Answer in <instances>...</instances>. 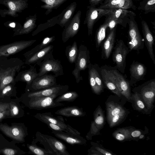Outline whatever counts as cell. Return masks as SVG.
I'll return each mask as SVG.
<instances>
[{
	"label": "cell",
	"instance_id": "7c38bea8",
	"mask_svg": "<svg viewBox=\"0 0 155 155\" xmlns=\"http://www.w3.org/2000/svg\"><path fill=\"white\" fill-rule=\"evenodd\" d=\"M27 0H0V3L6 6L8 10L1 12L3 16L9 15L15 17L18 16L17 13L21 12L28 8Z\"/></svg>",
	"mask_w": 155,
	"mask_h": 155
},
{
	"label": "cell",
	"instance_id": "d6a6232c",
	"mask_svg": "<svg viewBox=\"0 0 155 155\" xmlns=\"http://www.w3.org/2000/svg\"><path fill=\"white\" fill-rule=\"evenodd\" d=\"M55 40V37L54 36L46 37L40 44L37 45L30 50L26 52L23 54V55L25 58L28 57L46 47Z\"/></svg>",
	"mask_w": 155,
	"mask_h": 155
},
{
	"label": "cell",
	"instance_id": "83f0119b",
	"mask_svg": "<svg viewBox=\"0 0 155 155\" xmlns=\"http://www.w3.org/2000/svg\"><path fill=\"white\" fill-rule=\"evenodd\" d=\"M77 4L74 2L71 3L60 14L57 24L62 28L64 26L66 23L73 17L77 8Z\"/></svg>",
	"mask_w": 155,
	"mask_h": 155
},
{
	"label": "cell",
	"instance_id": "9f6ffc18",
	"mask_svg": "<svg viewBox=\"0 0 155 155\" xmlns=\"http://www.w3.org/2000/svg\"></svg>",
	"mask_w": 155,
	"mask_h": 155
},
{
	"label": "cell",
	"instance_id": "7dc6e473",
	"mask_svg": "<svg viewBox=\"0 0 155 155\" xmlns=\"http://www.w3.org/2000/svg\"><path fill=\"white\" fill-rule=\"evenodd\" d=\"M10 114L11 116L14 117L17 115L19 113V109L18 107L15 105L10 104Z\"/></svg>",
	"mask_w": 155,
	"mask_h": 155
},
{
	"label": "cell",
	"instance_id": "b9f144b4",
	"mask_svg": "<svg viewBox=\"0 0 155 155\" xmlns=\"http://www.w3.org/2000/svg\"><path fill=\"white\" fill-rule=\"evenodd\" d=\"M139 94L137 92L133 94L131 96L132 99L134 101L136 109L138 110H141L145 109V105L139 96Z\"/></svg>",
	"mask_w": 155,
	"mask_h": 155
},
{
	"label": "cell",
	"instance_id": "bcb514c9",
	"mask_svg": "<svg viewBox=\"0 0 155 155\" xmlns=\"http://www.w3.org/2000/svg\"><path fill=\"white\" fill-rule=\"evenodd\" d=\"M44 123L45 124L49 127V128L51 129L52 130L57 131H63L66 132L65 130H64V129L54 124L47 122H45Z\"/></svg>",
	"mask_w": 155,
	"mask_h": 155
},
{
	"label": "cell",
	"instance_id": "e0dca14e",
	"mask_svg": "<svg viewBox=\"0 0 155 155\" xmlns=\"http://www.w3.org/2000/svg\"><path fill=\"white\" fill-rule=\"evenodd\" d=\"M69 87L68 85L60 84L45 89L38 91H32L28 94V98L38 97L49 96L53 94L58 96L68 91Z\"/></svg>",
	"mask_w": 155,
	"mask_h": 155
},
{
	"label": "cell",
	"instance_id": "d6986e66",
	"mask_svg": "<svg viewBox=\"0 0 155 155\" xmlns=\"http://www.w3.org/2000/svg\"><path fill=\"white\" fill-rule=\"evenodd\" d=\"M100 68L103 81L106 87L113 93L120 97L121 94L116 84L109 66L105 65Z\"/></svg>",
	"mask_w": 155,
	"mask_h": 155
},
{
	"label": "cell",
	"instance_id": "484cf974",
	"mask_svg": "<svg viewBox=\"0 0 155 155\" xmlns=\"http://www.w3.org/2000/svg\"><path fill=\"white\" fill-rule=\"evenodd\" d=\"M30 68L27 70L19 72L15 78L16 82L21 81L26 82L27 86L30 85L33 81L38 76L36 68L30 65Z\"/></svg>",
	"mask_w": 155,
	"mask_h": 155
},
{
	"label": "cell",
	"instance_id": "f546056e",
	"mask_svg": "<svg viewBox=\"0 0 155 155\" xmlns=\"http://www.w3.org/2000/svg\"><path fill=\"white\" fill-rule=\"evenodd\" d=\"M109 14L115 19L120 20L127 24L130 18L135 16L136 14L133 12L120 8H110Z\"/></svg>",
	"mask_w": 155,
	"mask_h": 155
},
{
	"label": "cell",
	"instance_id": "8992f818",
	"mask_svg": "<svg viewBox=\"0 0 155 155\" xmlns=\"http://www.w3.org/2000/svg\"><path fill=\"white\" fill-rule=\"evenodd\" d=\"M86 17L84 24L86 25L88 36L92 35L94 25L101 17L106 16L110 12V9L97 8L96 6L89 5L87 6Z\"/></svg>",
	"mask_w": 155,
	"mask_h": 155
},
{
	"label": "cell",
	"instance_id": "8d00e7d4",
	"mask_svg": "<svg viewBox=\"0 0 155 155\" xmlns=\"http://www.w3.org/2000/svg\"><path fill=\"white\" fill-rule=\"evenodd\" d=\"M79 96L78 94L75 91H67L59 96L55 100L56 102H73Z\"/></svg>",
	"mask_w": 155,
	"mask_h": 155
},
{
	"label": "cell",
	"instance_id": "f35d334b",
	"mask_svg": "<svg viewBox=\"0 0 155 155\" xmlns=\"http://www.w3.org/2000/svg\"><path fill=\"white\" fill-rule=\"evenodd\" d=\"M91 63L88 64L87 68L88 69V80L89 84L94 93L97 94H98L102 91L94 80L93 72L90 64Z\"/></svg>",
	"mask_w": 155,
	"mask_h": 155
},
{
	"label": "cell",
	"instance_id": "f5cc1de1",
	"mask_svg": "<svg viewBox=\"0 0 155 155\" xmlns=\"http://www.w3.org/2000/svg\"><path fill=\"white\" fill-rule=\"evenodd\" d=\"M9 25V27L12 28H14L15 27V24L14 23H12L10 24Z\"/></svg>",
	"mask_w": 155,
	"mask_h": 155
},
{
	"label": "cell",
	"instance_id": "4fadbf2b",
	"mask_svg": "<svg viewBox=\"0 0 155 155\" xmlns=\"http://www.w3.org/2000/svg\"><path fill=\"white\" fill-rule=\"evenodd\" d=\"M116 84L121 95L127 99H132L129 81H128L114 66H110Z\"/></svg>",
	"mask_w": 155,
	"mask_h": 155
},
{
	"label": "cell",
	"instance_id": "4316f807",
	"mask_svg": "<svg viewBox=\"0 0 155 155\" xmlns=\"http://www.w3.org/2000/svg\"><path fill=\"white\" fill-rule=\"evenodd\" d=\"M0 129L7 136L16 140L24 141L25 133L21 128L17 126L9 127L5 125H0Z\"/></svg>",
	"mask_w": 155,
	"mask_h": 155
},
{
	"label": "cell",
	"instance_id": "1f68e13d",
	"mask_svg": "<svg viewBox=\"0 0 155 155\" xmlns=\"http://www.w3.org/2000/svg\"><path fill=\"white\" fill-rule=\"evenodd\" d=\"M108 27V22L106 19L104 23L101 25L96 31L95 42L96 48L97 51L99 50L102 43L106 38V31Z\"/></svg>",
	"mask_w": 155,
	"mask_h": 155
},
{
	"label": "cell",
	"instance_id": "60d3db41",
	"mask_svg": "<svg viewBox=\"0 0 155 155\" xmlns=\"http://www.w3.org/2000/svg\"><path fill=\"white\" fill-rule=\"evenodd\" d=\"M107 15L106 20L107 21L108 27L109 28L110 31L116 27L117 25H120L124 28L126 27L127 24L123 21L115 19L109 14Z\"/></svg>",
	"mask_w": 155,
	"mask_h": 155
},
{
	"label": "cell",
	"instance_id": "7402d4cb",
	"mask_svg": "<svg viewBox=\"0 0 155 155\" xmlns=\"http://www.w3.org/2000/svg\"><path fill=\"white\" fill-rule=\"evenodd\" d=\"M94 120L91 123L90 131L86 136L88 139L96 134L103 126L104 122V116L102 110L99 106L94 113Z\"/></svg>",
	"mask_w": 155,
	"mask_h": 155
},
{
	"label": "cell",
	"instance_id": "836d02e7",
	"mask_svg": "<svg viewBox=\"0 0 155 155\" xmlns=\"http://www.w3.org/2000/svg\"><path fill=\"white\" fill-rule=\"evenodd\" d=\"M44 4L41 6V8L46 10L45 15H47L53 10L57 9L67 0H40Z\"/></svg>",
	"mask_w": 155,
	"mask_h": 155
},
{
	"label": "cell",
	"instance_id": "603a6c76",
	"mask_svg": "<svg viewBox=\"0 0 155 155\" xmlns=\"http://www.w3.org/2000/svg\"><path fill=\"white\" fill-rule=\"evenodd\" d=\"M52 133L56 137L71 145H83L86 143V140L80 135L53 130H52Z\"/></svg>",
	"mask_w": 155,
	"mask_h": 155
},
{
	"label": "cell",
	"instance_id": "f6af8a7d",
	"mask_svg": "<svg viewBox=\"0 0 155 155\" xmlns=\"http://www.w3.org/2000/svg\"><path fill=\"white\" fill-rule=\"evenodd\" d=\"M15 82L6 85L0 91L1 95L2 96H5L12 92L15 87Z\"/></svg>",
	"mask_w": 155,
	"mask_h": 155
},
{
	"label": "cell",
	"instance_id": "5b68a950",
	"mask_svg": "<svg viewBox=\"0 0 155 155\" xmlns=\"http://www.w3.org/2000/svg\"><path fill=\"white\" fill-rule=\"evenodd\" d=\"M37 140L57 155H70L65 145L57 139L50 135L44 134L39 132L36 134Z\"/></svg>",
	"mask_w": 155,
	"mask_h": 155
},
{
	"label": "cell",
	"instance_id": "d4e9b609",
	"mask_svg": "<svg viewBox=\"0 0 155 155\" xmlns=\"http://www.w3.org/2000/svg\"><path fill=\"white\" fill-rule=\"evenodd\" d=\"M53 45H50L41 50L25 58L24 64L29 65L35 64L38 65L48 54L53 52Z\"/></svg>",
	"mask_w": 155,
	"mask_h": 155
},
{
	"label": "cell",
	"instance_id": "5bb4252c",
	"mask_svg": "<svg viewBox=\"0 0 155 155\" xmlns=\"http://www.w3.org/2000/svg\"><path fill=\"white\" fill-rule=\"evenodd\" d=\"M24 63L15 65V64L6 67H0V91L7 85L15 81L16 72H18Z\"/></svg>",
	"mask_w": 155,
	"mask_h": 155
},
{
	"label": "cell",
	"instance_id": "7a4b0ae2",
	"mask_svg": "<svg viewBox=\"0 0 155 155\" xmlns=\"http://www.w3.org/2000/svg\"><path fill=\"white\" fill-rule=\"evenodd\" d=\"M40 68L38 77L52 72L56 77L64 74L61 61L54 58L52 53L48 54L38 65Z\"/></svg>",
	"mask_w": 155,
	"mask_h": 155
},
{
	"label": "cell",
	"instance_id": "ba28073f",
	"mask_svg": "<svg viewBox=\"0 0 155 155\" xmlns=\"http://www.w3.org/2000/svg\"><path fill=\"white\" fill-rule=\"evenodd\" d=\"M107 117L108 124L112 127L119 124L124 118L126 113L120 105L113 102L106 104Z\"/></svg>",
	"mask_w": 155,
	"mask_h": 155
},
{
	"label": "cell",
	"instance_id": "3957f363",
	"mask_svg": "<svg viewBox=\"0 0 155 155\" xmlns=\"http://www.w3.org/2000/svg\"><path fill=\"white\" fill-rule=\"evenodd\" d=\"M75 67L72 71V74L74 77L76 82L79 83L83 80V78L80 75V72L85 70L88 65L91 63L90 51L86 46L81 45L79 47L77 58L75 62Z\"/></svg>",
	"mask_w": 155,
	"mask_h": 155
},
{
	"label": "cell",
	"instance_id": "ab89813d",
	"mask_svg": "<svg viewBox=\"0 0 155 155\" xmlns=\"http://www.w3.org/2000/svg\"><path fill=\"white\" fill-rule=\"evenodd\" d=\"M28 147L34 154L37 155H54L56 154L51 150H46L35 145H29Z\"/></svg>",
	"mask_w": 155,
	"mask_h": 155
},
{
	"label": "cell",
	"instance_id": "6da1fadb",
	"mask_svg": "<svg viewBox=\"0 0 155 155\" xmlns=\"http://www.w3.org/2000/svg\"><path fill=\"white\" fill-rule=\"evenodd\" d=\"M134 17H131L128 23L129 28L127 45L130 52L133 50L139 52L144 47V40L140 33Z\"/></svg>",
	"mask_w": 155,
	"mask_h": 155
},
{
	"label": "cell",
	"instance_id": "f907efd6",
	"mask_svg": "<svg viewBox=\"0 0 155 155\" xmlns=\"http://www.w3.org/2000/svg\"><path fill=\"white\" fill-rule=\"evenodd\" d=\"M95 149H97L98 151L101 152L103 154L105 155H112L113 154L111 153L110 152H108L105 150L102 149L100 147H95Z\"/></svg>",
	"mask_w": 155,
	"mask_h": 155
},
{
	"label": "cell",
	"instance_id": "277c9868",
	"mask_svg": "<svg viewBox=\"0 0 155 155\" xmlns=\"http://www.w3.org/2000/svg\"><path fill=\"white\" fill-rule=\"evenodd\" d=\"M112 58L116 64L115 66L120 73L124 74L126 67L127 56L130 52L129 49L122 39L117 40L113 49Z\"/></svg>",
	"mask_w": 155,
	"mask_h": 155
},
{
	"label": "cell",
	"instance_id": "44dd1931",
	"mask_svg": "<svg viewBox=\"0 0 155 155\" xmlns=\"http://www.w3.org/2000/svg\"><path fill=\"white\" fill-rule=\"evenodd\" d=\"M141 25L144 42L150 57L153 64H155V59L153 49L154 38L153 35L148 25L145 21H142Z\"/></svg>",
	"mask_w": 155,
	"mask_h": 155
},
{
	"label": "cell",
	"instance_id": "11a10c76",
	"mask_svg": "<svg viewBox=\"0 0 155 155\" xmlns=\"http://www.w3.org/2000/svg\"><path fill=\"white\" fill-rule=\"evenodd\" d=\"M144 136L143 135H140L139 137V138L140 139H142V138H143V137H144Z\"/></svg>",
	"mask_w": 155,
	"mask_h": 155
},
{
	"label": "cell",
	"instance_id": "74e56055",
	"mask_svg": "<svg viewBox=\"0 0 155 155\" xmlns=\"http://www.w3.org/2000/svg\"><path fill=\"white\" fill-rule=\"evenodd\" d=\"M113 135L116 139L120 141L125 140L131 138V131L127 128L118 129L113 133Z\"/></svg>",
	"mask_w": 155,
	"mask_h": 155
},
{
	"label": "cell",
	"instance_id": "30bf717a",
	"mask_svg": "<svg viewBox=\"0 0 155 155\" xmlns=\"http://www.w3.org/2000/svg\"><path fill=\"white\" fill-rule=\"evenodd\" d=\"M36 40H21L0 46V57L7 58L14 55L31 45Z\"/></svg>",
	"mask_w": 155,
	"mask_h": 155
},
{
	"label": "cell",
	"instance_id": "e575fe53",
	"mask_svg": "<svg viewBox=\"0 0 155 155\" xmlns=\"http://www.w3.org/2000/svg\"><path fill=\"white\" fill-rule=\"evenodd\" d=\"M78 51L77 43L75 41H74L71 45H69L66 47L65 55L70 63H75L77 56Z\"/></svg>",
	"mask_w": 155,
	"mask_h": 155
},
{
	"label": "cell",
	"instance_id": "9c48e42d",
	"mask_svg": "<svg viewBox=\"0 0 155 155\" xmlns=\"http://www.w3.org/2000/svg\"><path fill=\"white\" fill-rule=\"evenodd\" d=\"M35 117L43 123L47 122L56 125L66 131L68 133L80 135L81 133L77 130L69 125L66 124L62 117L54 116L50 112L37 113Z\"/></svg>",
	"mask_w": 155,
	"mask_h": 155
},
{
	"label": "cell",
	"instance_id": "cb8c5ba5",
	"mask_svg": "<svg viewBox=\"0 0 155 155\" xmlns=\"http://www.w3.org/2000/svg\"><path fill=\"white\" fill-rule=\"evenodd\" d=\"M98 8L105 9L120 8L126 9L132 8L134 10L136 9L132 0H105L100 4Z\"/></svg>",
	"mask_w": 155,
	"mask_h": 155
},
{
	"label": "cell",
	"instance_id": "f1b7e54d",
	"mask_svg": "<svg viewBox=\"0 0 155 155\" xmlns=\"http://www.w3.org/2000/svg\"><path fill=\"white\" fill-rule=\"evenodd\" d=\"M36 14L27 17L23 26L15 31L13 36L28 34L31 32L36 26Z\"/></svg>",
	"mask_w": 155,
	"mask_h": 155
},
{
	"label": "cell",
	"instance_id": "ee69618b",
	"mask_svg": "<svg viewBox=\"0 0 155 155\" xmlns=\"http://www.w3.org/2000/svg\"><path fill=\"white\" fill-rule=\"evenodd\" d=\"M145 13L147 14L149 12H155V0H149L145 4L143 10Z\"/></svg>",
	"mask_w": 155,
	"mask_h": 155
},
{
	"label": "cell",
	"instance_id": "816d5d0a",
	"mask_svg": "<svg viewBox=\"0 0 155 155\" xmlns=\"http://www.w3.org/2000/svg\"><path fill=\"white\" fill-rule=\"evenodd\" d=\"M141 134L140 131L136 130L131 132V136L133 137H139Z\"/></svg>",
	"mask_w": 155,
	"mask_h": 155
},
{
	"label": "cell",
	"instance_id": "8fae6325",
	"mask_svg": "<svg viewBox=\"0 0 155 155\" xmlns=\"http://www.w3.org/2000/svg\"><path fill=\"white\" fill-rule=\"evenodd\" d=\"M81 14V11H78L64 26L62 34V40L64 43L74 37L78 33L80 26Z\"/></svg>",
	"mask_w": 155,
	"mask_h": 155
},
{
	"label": "cell",
	"instance_id": "ffe728a7",
	"mask_svg": "<svg viewBox=\"0 0 155 155\" xmlns=\"http://www.w3.org/2000/svg\"><path fill=\"white\" fill-rule=\"evenodd\" d=\"M116 27L110 31L102 45L101 58L103 60L107 59L113 50L116 42Z\"/></svg>",
	"mask_w": 155,
	"mask_h": 155
},
{
	"label": "cell",
	"instance_id": "d590c367",
	"mask_svg": "<svg viewBox=\"0 0 155 155\" xmlns=\"http://www.w3.org/2000/svg\"><path fill=\"white\" fill-rule=\"evenodd\" d=\"M60 15V14L48 20L46 22L39 25L36 29L32 32V36H35L41 31L55 25L57 24L58 20Z\"/></svg>",
	"mask_w": 155,
	"mask_h": 155
},
{
	"label": "cell",
	"instance_id": "52a82bcc",
	"mask_svg": "<svg viewBox=\"0 0 155 155\" xmlns=\"http://www.w3.org/2000/svg\"><path fill=\"white\" fill-rule=\"evenodd\" d=\"M58 96L57 95L53 94L49 96L29 98H30L29 106L31 108L40 110L65 105L64 103L54 101Z\"/></svg>",
	"mask_w": 155,
	"mask_h": 155
},
{
	"label": "cell",
	"instance_id": "681fc988",
	"mask_svg": "<svg viewBox=\"0 0 155 155\" xmlns=\"http://www.w3.org/2000/svg\"><path fill=\"white\" fill-rule=\"evenodd\" d=\"M105 0H89V2L90 5L96 6Z\"/></svg>",
	"mask_w": 155,
	"mask_h": 155
},
{
	"label": "cell",
	"instance_id": "ac0fdd59",
	"mask_svg": "<svg viewBox=\"0 0 155 155\" xmlns=\"http://www.w3.org/2000/svg\"><path fill=\"white\" fill-rule=\"evenodd\" d=\"M130 74V84L131 85L143 79L147 72V68L144 65L134 61L129 69Z\"/></svg>",
	"mask_w": 155,
	"mask_h": 155
},
{
	"label": "cell",
	"instance_id": "7bdbcfd3",
	"mask_svg": "<svg viewBox=\"0 0 155 155\" xmlns=\"http://www.w3.org/2000/svg\"><path fill=\"white\" fill-rule=\"evenodd\" d=\"M10 112L9 105L7 103L0 104V120L9 115Z\"/></svg>",
	"mask_w": 155,
	"mask_h": 155
},
{
	"label": "cell",
	"instance_id": "4dcf8cb0",
	"mask_svg": "<svg viewBox=\"0 0 155 155\" xmlns=\"http://www.w3.org/2000/svg\"><path fill=\"white\" fill-rule=\"evenodd\" d=\"M55 113L66 117H81L86 114L82 108L74 106L62 108L56 111Z\"/></svg>",
	"mask_w": 155,
	"mask_h": 155
},
{
	"label": "cell",
	"instance_id": "c3c4849f",
	"mask_svg": "<svg viewBox=\"0 0 155 155\" xmlns=\"http://www.w3.org/2000/svg\"><path fill=\"white\" fill-rule=\"evenodd\" d=\"M2 151L3 153L6 155H14L17 153L16 150L11 148H5Z\"/></svg>",
	"mask_w": 155,
	"mask_h": 155
},
{
	"label": "cell",
	"instance_id": "2e32d148",
	"mask_svg": "<svg viewBox=\"0 0 155 155\" xmlns=\"http://www.w3.org/2000/svg\"><path fill=\"white\" fill-rule=\"evenodd\" d=\"M140 95L148 109L152 107L155 95V80L151 79L142 85Z\"/></svg>",
	"mask_w": 155,
	"mask_h": 155
},
{
	"label": "cell",
	"instance_id": "9a60e30c",
	"mask_svg": "<svg viewBox=\"0 0 155 155\" xmlns=\"http://www.w3.org/2000/svg\"><path fill=\"white\" fill-rule=\"evenodd\" d=\"M55 75L48 74L37 77L28 86L32 91L45 89L57 85Z\"/></svg>",
	"mask_w": 155,
	"mask_h": 155
},
{
	"label": "cell",
	"instance_id": "db71d44e",
	"mask_svg": "<svg viewBox=\"0 0 155 155\" xmlns=\"http://www.w3.org/2000/svg\"><path fill=\"white\" fill-rule=\"evenodd\" d=\"M7 58L6 57H0V61L5 59Z\"/></svg>",
	"mask_w": 155,
	"mask_h": 155
}]
</instances>
